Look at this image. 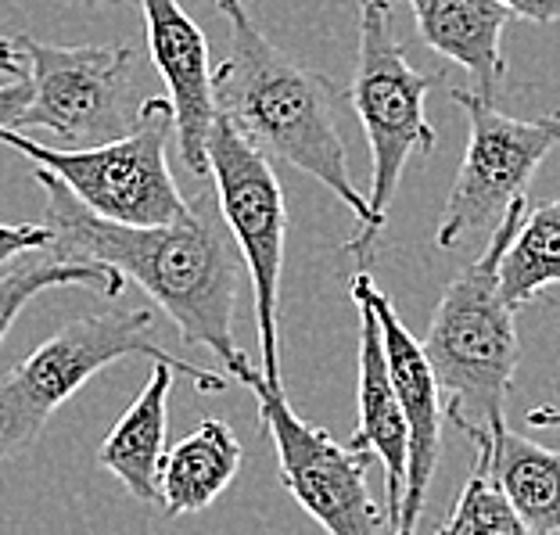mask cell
Segmentation results:
<instances>
[{
	"instance_id": "e0dca14e",
	"label": "cell",
	"mask_w": 560,
	"mask_h": 535,
	"mask_svg": "<svg viewBox=\"0 0 560 535\" xmlns=\"http://www.w3.org/2000/svg\"><path fill=\"white\" fill-rule=\"evenodd\" d=\"M486 445L492 475L517 517L536 535H560V453L503 428L495 439H475Z\"/></svg>"
},
{
	"instance_id": "7402d4cb",
	"label": "cell",
	"mask_w": 560,
	"mask_h": 535,
	"mask_svg": "<svg viewBox=\"0 0 560 535\" xmlns=\"http://www.w3.org/2000/svg\"><path fill=\"white\" fill-rule=\"evenodd\" d=\"M30 105H33L30 75H25V80L0 83V133H4V130H19V119L25 116V108H30Z\"/></svg>"
},
{
	"instance_id": "9c48e42d",
	"label": "cell",
	"mask_w": 560,
	"mask_h": 535,
	"mask_svg": "<svg viewBox=\"0 0 560 535\" xmlns=\"http://www.w3.org/2000/svg\"><path fill=\"white\" fill-rule=\"evenodd\" d=\"M209 173L215 181L220 216L241 252V263L252 277L256 299V327L266 381H280L277 360V305H280V270H284V234L288 209L284 190L270 159L252 148L223 116L215 119L209 137Z\"/></svg>"
},
{
	"instance_id": "d6986e66",
	"label": "cell",
	"mask_w": 560,
	"mask_h": 535,
	"mask_svg": "<svg viewBox=\"0 0 560 535\" xmlns=\"http://www.w3.org/2000/svg\"><path fill=\"white\" fill-rule=\"evenodd\" d=\"M50 288H91L105 299H119L126 280L116 270H108V266L61 263L50 248L30 252V256L15 259L0 274V341L8 338L11 324L19 321V313L25 305Z\"/></svg>"
},
{
	"instance_id": "ffe728a7",
	"label": "cell",
	"mask_w": 560,
	"mask_h": 535,
	"mask_svg": "<svg viewBox=\"0 0 560 535\" xmlns=\"http://www.w3.org/2000/svg\"><path fill=\"white\" fill-rule=\"evenodd\" d=\"M439 535H536L517 517L511 500L503 496L500 481L492 475V461L486 445H475V467L456 496L450 517Z\"/></svg>"
},
{
	"instance_id": "3957f363",
	"label": "cell",
	"mask_w": 560,
	"mask_h": 535,
	"mask_svg": "<svg viewBox=\"0 0 560 535\" xmlns=\"http://www.w3.org/2000/svg\"><path fill=\"white\" fill-rule=\"evenodd\" d=\"M525 212L528 206L517 201L489 234L486 252L450 280L420 341L442 388L445 417L470 442L495 439L506 428V399L521 363V341L514 310L500 291V259Z\"/></svg>"
},
{
	"instance_id": "4fadbf2b",
	"label": "cell",
	"mask_w": 560,
	"mask_h": 535,
	"mask_svg": "<svg viewBox=\"0 0 560 535\" xmlns=\"http://www.w3.org/2000/svg\"><path fill=\"white\" fill-rule=\"evenodd\" d=\"M352 302L360 310V424L349 439V450L360 456H377L385 467V489H388V532L399 521V503L406 489V461H410V431H406V417L399 410L396 385L388 374L385 338H381V324L371 299L352 284Z\"/></svg>"
},
{
	"instance_id": "30bf717a",
	"label": "cell",
	"mask_w": 560,
	"mask_h": 535,
	"mask_svg": "<svg viewBox=\"0 0 560 535\" xmlns=\"http://www.w3.org/2000/svg\"><path fill=\"white\" fill-rule=\"evenodd\" d=\"M259 403V417L277 445L284 489L327 535H381V511L366 489V456L338 445L324 428L310 424L288 403L284 381H266L259 367L237 374Z\"/></svg>"
},
{
	"instance_id": "ac0fdd59",
	"label": "cell",
	"mask_w": 560,
	"mask_h": 535,
	"mask_svg": "<svg viewBox=\"0 0 560 535\" xmlns=\"http://www.w3.org/2000/svg\"><path fill=\"white\" fill-rule=\"evenodd\" d=\"M553 284H560V198L525 212L500 259V291L514 313Z\"/></svg>"
},
{
	"instance_id": "d4e9b609",
	"label": "cell",
	"mask_w": 560,
	"mask_h": 535,
	"mask_svg": "<svg viewBox=\"0 0 560 535\" xmlns=\"http://www.w3.org/2000/svg\"><path fill=\"white\" fill-rule=\"evenodd\" d=\"M528 428H560V406H539V410L525 414Z\"/></svg>"
},
{
	"instance_id": "603a6c76",
	"label": "cell",
	"mask_w": 560,
	"mask_h": 535,
	"mask_svg": "<svg viewBox=\"0 0 560 535\" xmlns=\"http://www.w3.org/2000/svg\"><path fill=\"white\" fill-rule=\"evenodd\" d=\"M500 4L517 19H528L536 25L560 22V0H500Z\"/></svg>"
},
{
	"instance_id": "ba28073f",
	"label": "cell",
	"mask_w": 560,
	"mask_h": 535,
	"mask_svg": "<svg viewBox=\"0 0 560 535\" xmlns=\"http://www.w3.org/2000/svg\"><path fill=\"white\" fill-rule=\"evenodd\" d=\"M15 50L33 83V105L15 133L44 126L61 140V151H86L137 130L140 105L130 91V47H61L15 36Z\"/></svg>"
},
{
	"instance_id": "6da1fadb",
	"label": "cell",
	"mask_w": 560,
	"mask_h": 535,
	"mask_svg": "<svg viewBox=\"0 0 560 535\" xmlns=\"http://www.w3.org/2000/svg\"><path fill=\"white\" fill-rule=\"evenodd\" d=\"M33 181L44 187L50 252L61 263H94L137 280L159 310L170 316L187 346L209 349L226 374H241L252 360L234 341V305L245 263L223 216L198 198L180 223L170 226H119L83 209L72 190L33 165Z\"/></svg>"
},
{
	"instance_id": "7c38bea8",
	"label": "cell",
	"mask_w": 560,
	"mask_h": 535,
	"mask_svg": "<svg viewBox=\"0 0 560 535\" xmlns=\"http://www.w3.org/2000/svg\"><path fill=\"white\" fill-rule=\"evenodd\" d=\"M148 25V50L170 86L173 133L184 170L198 181L209 176V137L220 119L209 66V40L180 0H137Z\"/></svg>"
},
{
	"instance_id": "5b68a950",
	"label": "cell",
	"mask_w": 560,
	"mask_h": 535,
	"mask_svg": "<svg viewBox=\"0 0 560 535\" xmlns=\"http://www.w3.org/2000/svg\"><path fill=\"white\" fill-rule=\"evenodd\" d=\"M173 133L170 97L140 101L137 130L112 144L86 151H61L22 137L15 130L0 133V144L15 148L33 165H44L83 209L119 226H170L190 212V201L176 187L165 162V144Z\"/></svg>"
},
{
	"instance_id": "2e32d148",
	"label": "cell",
	"mask_w": 560,
	"mask_h": 535,
	"mask_svg": "<svg viewBox=\"0 0 560 535\" xmlns=\"http://www.w3.org/2000/svg\"><path fill=\"white\" fill-rule=\"evenodd\" d=\"M241 456V442L223 420H201L165 453L159 470V507L170 517L201 514L237 478Z\"/></svg>"
},
{
	"instance_id": "52a82bcc",
	"label": "cell",
	"mask_w": 560,
	"mask_h": 535,
	"mask_svg": "<svg viewBox=\"0 0 560 535\" xmlns=\"http://www.w3.org/2000/svg\"><path fill=\"white\" fill-rule=\"evenodd\" d=\"M450 97L464 108L470 137L435 231L442 252L460 248L478 234H492L506 212L525 201L532 176L550 159V151L560 148V112L511 119L464 86H450Z\"/></svg>"
},
{
	"instance_id": "277c9868",
	"label": "cell",
	"mask_w": 560,
	"mask_h": 535,
	"mask_svg": "<svg viewBox=\"0 0 560 535\" xmlns=\"http://www.w3.org/2000/svg\"><path fill=\"white\" fill-rule=\"evenodd\" d=\"M151 310H108L75 316L55 330L36 352L0 377V467L44 431L50 414L61 410L94 374L126 356H148L173 374L190 377L201 392H223L226 377L165 352L151 341Z\"/></svg>"
},
{
	"instance_id": "9a60e30c",
	"label": "cell",
	"mask_w": 560,
	"mask_h": 535,
	"mask_svg": "<svg viewBox=\"0 0 560 535\" xmlns=\"http://www.w3.org/2000/svg\"><path fill=\"white\" fill-rule=\"evenodd\" d=\"M173 371L155 363L137 392L130 410L119 417V424L108 431L97 450V464L112 470L126 492L140 503L159 507V470L165 461V435H170V392Z\"/></svg>"
},
{
	"instance_id": "cb8c5ba5",
	"label": "cell",
	"mask_w": 560,
	"mask_h": 535,
	"mask_svg": "<svg viewBox=\"0 0 560 535\" xmlns=\"http://www.w3.org/2000/svg\"><path fill=\"white\" fill-rule=\"evenodd\" d=\"M0 75H8V80H25V61L15 50V40H0Z\"/></svg>"
},
{
	"instance_id": "8fae6325",
	"label": "cell",
	"mask_w": 560,
	"mask_h": 535,
	"mask_svg": "<svg viewBox=\"0 0 560 535\" xmlns=\"http://www.w3.org/2000/svg\"><path fill=\"white\" fill-rule=\"evenodd\" d=\"M352 284L371 299L374 313H377L381 338H385V356H388V374H392V385H396L399 410L406 417V431H410L406 489H402L399 521H396V528H392V535H417L420 514H424V503H428L431 478H435V467L442 456V417H445L442 388H439L424 349H420V341L396 316L388 295L377 291L374 277L355 274Z\"/></svg>"
},
{
	"instance_id": "5bb4252c",
	"label": "cell",
	"mask_w": 560,
	"mask_h": 535,
	"mask_svg": "<svg viewBox=\"0 0 560 535\" xmlns=\"http://www.w3.org/2000/svg\"><path fill=\"white\" fill-rule=\"evenodd\" d=\"M413 8L417 36L435 55L460 66L481 101L495 105V91L503 83V25L511 22L500 0H406Z\"/></svg>"
},
{
	"instance_id": "7a4b0ae2",
	"label": "cell",
	"mask_w": 560,
	"mask_h": 535,
	"mask_svg": "<svg viewBox=\"0 0 560 535\" xmlns=\"http://www.w3.org/2000/svg\"><path fill=\"white\" fill-rule=\"evenodd\" d=\"M215 11L231 30V55L212 69L215 112L266 159L316 176L341 206H349L360 220V234L349 237L341 252L371 259L381 234L371 201L349 173L346 140L338 130V105L346 94L327 75L266 40L241 0H215Z\"/></svg>"
},
{
	"instance_id": "8992f818",
	"label": "cell",
	"mask_w": 560,
	"mask_h": 535,
	"mask_svg": "<svg viewBox=\"0 0 560 535\" xmlns=\"http://www.w3.org/2000/svg\"><path fill=\"white\" fill-rule=\"evenodd\" d=\"M442 75L410 66L392 22V0H360V58L346 97L352 101L363 133L371 140V216L377 234L388 226V206L396 198L406 162L435 151V126L428 123L424 97Z\"/></svg>"
},
{
	"instance_id": "44dd1931",
	"label": "cell",
	"mask_w": 560,
	"mask_h": 535,
	"mask_svg": "<svg viewBox=\"0 0 560 535\" xmlns=\"http://www.w3.org/2000/svg\"><path fill=\"white\" fill-rule=\"evenodd\" d=\"M50 241L55 234L47 223H0V266L30 256V252H44L50 248Z\"/></svg>"
}]
</instances>
